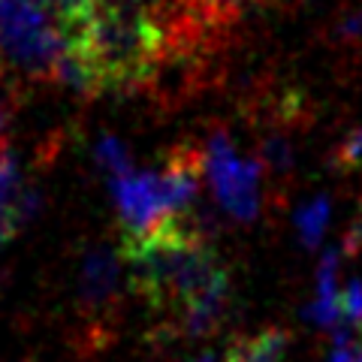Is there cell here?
I'll return each mask as SVG.
<instances>
[{
  "label": "cell",
  "instance_id": "16",
  "mask_svg": "<svg viewBox=\"0 0 362 362\" xmlns=\"http://www.w3.org/2000/svg\"><path fill=\"white\" fill-rule=\"evenodd\" d=\"M6 127V109H4V100H0V133Z\"/></svg>",
  "mask_w": 362,
  "mask_h": 362
},
{
  "label": "cell",
  "instance_id": "17",
  "mask_svg": "<svg viewBox=\"0 0 362 362\" xmlns=\"http://www.w3.org/2000/svg\"><path fill=\"white\" fill-rule=\"evenodd\" d=\"M197 362H214V359H211V356H202V359H197Z\"/></svg>",
  "mask_w": 362,
  "mask_h": 362
},
{
  "label": "cell",
  "instance_id": "14",
  "mask_svg": "<svg viewBox=\"0 0 362 362\" xmlns=\"http://www.w3.org/2000/svg\"><path fill=\"white\" fill-rule=\"evenodd\" d=\"M338 166L341 169H354L362 163V124L359 127H354L347 136H344V142L338 145Z\"/></svg>",
  "mask_w": 362,
  "mask_h": 362
},
{
  "label": "cell",
  "instance_id": "1",
  "mask_svg": "<svg viewBox=\"0 0 362 362\" xmlns=\"http://www.w3.org/2000/svg\"><path fill=\"white\" fill-rule=\"evenodd\" d=\"M121 257L130 287L169 320V335L199 338L218 329L230 299V275L206 242L194 211L169 218L142 235H124Z\"/></svg>",
  "mask_w": 362,
  "mask_h": 362
},
{
  "label": "cell",
  "instance_id": "13",
  "mask_svg": "<svg viewBox=\"0 0 362 362\" xmlns=\"http://www.w3.org/2000/svg\"><path fill=\"white\" fill-rule=\"evenodd\" d=\"M45 6L52 9L54 18H58L66 30H73V28L82 25L85 18L94 16L100 0H45Z\"/></svg>",
  "mask_w": 362,
  "mask_h": 362
},
{
  "label": "cell",
  "instance_id": "18",
  "mask_svg": "<svg viewBox=\"0 0 362 362\" xmlns=\"http://www.w3.org/2000/svg\"><path fill=\"white\" fill-rule=\"evenodd\" d=\"M0 61H4V58H0Z\"/></svg>",
  "mask_w": 362,
  "mask_h": 362
},
{
  "label": "cell",
  "instance_id": "2",
  "mask_svg": "<svg viewBox=\"0 0 362 362\" xmlns=\"http://www.w3.org/2000/svg\"><path fill=\"white\" fill-rule=\"evenodd\" d=\"M66 45L85 64L100 97L154 78L169 54V30L145 9L100 4L94 16L66 30Z\"/></svg>",
  "mask_w": 362,
  "mask_h": 362
},
{
  "label": "cell",
  "instance_id": "8",
  "mask_svg": "<svg viewBox=\"0 0 362 362\" xmlns=\"http://www.w3.org/2000/svg\"><path fill=\"white\" fill-rule=\"evenodd\" d=\"M284 354H287V332L263 329L233 341L226 347L223 362H281Z\"/></svg>",
  "mask_w": 362,
  "mask_h": 362
},
{
  "label": "cell",
  "instance_id": "4",
  "mask_svg": "<svg viewBox=\"0 0 362 362\" xmlns=\"http://www.w3.org/2000/svg\"><path fill=\"white\" fill-rule=\"evenodd\" d=\"M259 163L242 160L233 151L230 136L211 133L206 145V173L221 206L235 221H254L259 211Z\"/></svg>",
  "mask_w": 362,
  "mask_h": 362
},
{
  "label": "cell",
  "instance_id": "9",
  "mask_svg": "<svg viewBox=\"0 0 362 362\" xmlns=\"http://www.w3.org/2000/svg\"><path fill=\"white\" fill-rule=\"evenodd\" d=\"M335 344L362 350V278H350L341 290V320L335 326Z\"/></svg>",
  "mask_w": 362,
  "mask_h": 362
},
{
  "label": "cell",
  "instance_id": "6",
  "mask_svg": "<svg viewBox=\"0 0 362 362\" xmlns=\"http://www.w3.org/2000/svg\"><path fill=\"white\" fill-rule=\"evenodd\" d=\"M121 251L100 245L88 251L78 275V299L88 311H103L109 302L118 296V278H121Z\"/></svg>",
  "mask_w": 362,
  "mask_h": 362
},
{
  "label": "cell",
  "instance_id": "11",
  "mask_svg": "<svg viewBox=\"0 0 362 362\" xmlns=\"http://www.w3.org/2000/svg\"><path fill=\"white\" fill-rule=\"evenodd\" d=\"M296 226H299V235L308 247H317L323 242V233L329 226V199L326 197H317L311 199L308 206H302L296 214Z\"/></svg>",
  "mask_w": 362,
  "mask_h": 362
},
{
  "label": "cell",
  "instance_id": "15",
  "mask_svg": "<svg viewBox=\"0 0 362 362\" xmlns=\"http://www.w3.org/2000/svg\"><path fill=\"white\" fill-rule=\"evenodd\" d=\"M326 362H362V350L350 347V344H335V350L329 354Z\"/></svg>",
  "mask_w": 362,
  "mask_h": 362
},
{
  "label": "cell",
  "instance_id": "3",
  "mask_svg": "<svg viewBox=\"0 0 362 362\" xmlns=\"http://www.w3.org/2000/svg\"><path fill=\"white\" fill-rule=\"evenodd\" d=\"M45 0H0V58L33 78H54L66 52V28Z\"/></svg>",
  "mask_w": 362,
  "mask_h": 362
},
{
  "label": "cell",
  "instance_id": "10",
  "mask_svg": "<svg viewBox=\"0 0 362 362\" xmlns=\"http://www.w3.org/2000/svg\"><path fill=\"white\" fill-rule=\"evenodd\" d=\"M187 4L209 28H214V25H233L251 9L266 6L272 0H187Z\"/></svg>",
  "mask_w": 362,
  "mask_h": 362
},
{
  "label": "cell",
  "instance_id": "7",
  "mask_svg": "<svg viewBox=\"0 0 362 362\" xmlns=\"http://www.w3.org/2000/svg\"><path fill=\"white\" fill-rule=\"evenodd\" d=\"M314 323L335 329L341 320V287H338V254L326 251L317 269V302L311 305Z\"/></svg>",
  "mask_w": 362,
  "mask_h": 362
},
{
  "label": "cell",
  "instance_id": "12",
  "mask_svg": "<svg viewBox=\"0 0 362 362\" xmlns=\"http://www.w3.org/2000/svg\"><path fill=\"white\" fill-rule=\"evenodd\" d=\"M94 160H97L100 169H106L112 178L124 175V173H130V169H133L127 145H124L121 139H115V136H103V139L94 145Z\"/></svg>",
  "mask_w": 362,
  "mask_h": 362
},
{
  "label": "cell",
  "instance_id": "5",
  "mask_svg": "<svg viewBox=\"0 0 362 362\" xmlns=\"http://www.w3.org/2000/svg\"><path fill=\"white\" fill-rule=\"evenodd\" d=\"M40 209L37 187L25 185L18 173L16 154L0 148V245L13 242L33 214Z\"/></svg>",
  "mask_w": 362,
  "mask_h": 362
}]
</instances>
